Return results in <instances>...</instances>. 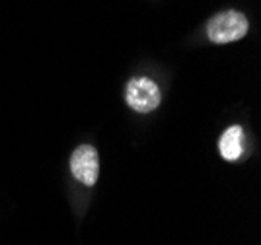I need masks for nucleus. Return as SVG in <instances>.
I'll return each mask as SVG.
<instances>
[{"label": "nucleus", "instance_id": "obj_1", "mask_svg": "<svg viewBox=\"0 0 261 245\" xmlns=\"http://www.w3.org/2000/svg\"><path fill=\"white\" fill-rule=\"evenodd\" d=\"M250 30L248 18L236 10H226L215 14L207 23V37L217 45L238 41Z\"/></svg>", "mask_w": 261, "mask_h": 245}, {"label": "nucleus", "instance_id": "obj_2", "mask_svg": "<svg viewBox=\"0 0 261 245\" xmlns=\"http://www.w3.org/2000/svg\"><path fill=\"white\" fill-rule=\"evenodd\" d=\"M125 101L129 103L133 111L150 113L162 101L160 88L150 78H144V76L142 78H133L127 84V90H125Z\"/></svg>", "mask_w": 261, "mask_h": 245}, {"label": "nucleus", "instance_id": "obj_3", "mask_svg": "<svg viewBox=\"0 0 261 245\" xmlns=\"http://www.w3.org/2000/svg\"><path fill=\"white\" fill-rule=\"evenodd\" d=\"M70 171L74 179L86 187H94L99 175V158L98 150L92 144H82L78 146L72 156H70Z\"/></svg>", "mask_w": 261, "mask_h": 245}, {"label": "nucleus", "instance_id": "obj_4", "mask_svg": "<svg viewBox=\"0 0 261 245\" xmlns=\"http://www.w3.org/2000/svg\"><path fill=\"white\" fill-rule=\"evenodd\" d=\"M220 156L226 161H236L244 154V130L238 125L228 127L218 140Z\"/></svg>", "mask_w": 261, "mask_h": 245}]
</instances>
